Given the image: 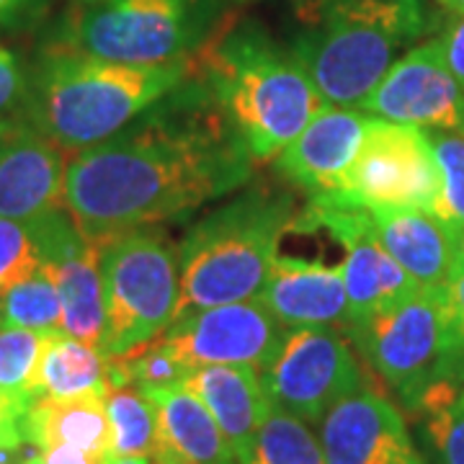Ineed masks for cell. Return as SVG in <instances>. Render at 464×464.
Returning <instances> with one entry per match:
<instances>
[{"label":"cell","instance_id":"5bb4252c","mask_svg":"<svg viewBox=\"0 0 464 464\" xmlns=\"http://www.w3.org/2000/svg\"><path fill=\"white\" fill-rule=\"evenodd\" d=\"M67 158L26 116L0 119V217L39 219L63 209Z\"/></svg>","mask_w":464,"mask_h":464},{"label":"cell","instance_id":"4316f807","mask_svg":"<svg viewBox=\"0 0 464 464\" xmlns=\"http://www.w3.org/2000/svg\"><path fill=\"white\" fill-rule=\"evenodd\" d=\"M441 173V194L433 204L436 215L447 227L459 232L464 227V130L426 132Z\"/></svg>","mask_w":464,"mask_h":464},{"label":"cell","instance_id":"cb8c5ba5","mask_svg":"<svg viewBox=\"0 0 464 464\" xmlns=\"http://www.w3.org/2000/svg\"><path fill=\"white\" fill-rule=\"evenodd\" d=\"M240 464H325V457L310 423L271 402L253 449Z\"/></svg>","mask_w":464,"mask_h":464},{"label":"cell","instance_id":"ac0fdd59","mask_svg":"<svg viewBox=\"0 0 464 464\" xmlns=\"http://www.w3.org/2000/svg\"><path fill=\"white\" fill-rule=\"evenodd\" d=\"M158 418L152 464H240L215 415L186 387L145 392Z\"/></svg>","mask_w":464,"mask_h":464},{"label":"cell","instance_id":"74e56055","mask_svg":"<svg viewBox=\"0 0 464 464\" xmlns=\"http://www.w3.org/2000/svg\"><path fill=\"white\" fill-rule=\"evenodd\" d=\"M11 454H16V451H11V449H5L0 444V464H5V459H8Z\"/></svg>","mask_w":464,"mask_h":464},{"label":"cell","instance_id":"f1b7e54d","mask_svg":"<svg viewBox=\"0 0 464 464\" xmlns=\"http://www.w3.org/2000/svg\"><path fill=\"white\" fill-rule=\"evenodd\" d=\"M447 320L449 353L447 382L451 387H464V264L459 261L447 282Z\"/></svg>","mask_w":464,"mask_h":464},{"label":"cell","instance_id":"ab89813d","mask_svg":"<svg viewBox=\"0 0 464 464\" xmlns=\"http://www.w3.org/2000/svg\"><path fill=\"white\" fill-rule=\"evenodd\" d=\"M75 3H93V0H75Z\"/></svg>","mask_w":464,"mask_h":464},{"label":"cell","instance_id":"d6986e66","mask_svg":"<svg viewBox=\"0 0 464 464\" xmlns=\"http://www.w3.org/2000/svg\"><path fill=\"white\" fill-rule=\"evenodd\" d=\"M183 387L209 408L237 462H243L271 405L261 384V372L256 366H199L188 372Z\"/></svg>","mask_w":464,"mask_h":464},{"label":"cell","instance_id":"484cf974","mask_svg":"<svg viewBox=\"0 0 464 464\" xmlns=\"http://www.w3.org/2000/svg\"><path fill=\"white\" fill-rule=\"evenodd\" d=\"M47 261V215L39 219L0 217V295Z\"/></svg>","mask_w":464,"mask_h":464},{"label":"cell","instance_id":"8d00e7d4","mask_svg":"<svg viewBox=\"0 0 464 464\" xmlns=\"http://www.w3.org/2000/svg\"><path fill=\"white\" fill-rule=\"evenodd\" d=\"M457 246H459V258H462L464 264V227L457 232Z\"/></svg>","mask_w":464,"mask_h":464},{"label":"cell","instance_id":"83f0119b","mask_svg":"<svg viewBox=\"0 0 464 464\" xmlns=\"http://www.w3.org/2000/svg\"><path fill=\"white\" fill-rule=\"evenodd\" d=\"M420 413L433 464H464V387L459 395L431 402Z\"/></svg>","mask_w":464,"mask_h":464},{"label":"cell","instance_id":"ffe728a7","mask_svg":"<svg viewBox=\"0 0 464 464\" xmlns=\"http://www.w3.org/2000/svg\"><path fill=\"white\" fill-rule=\"evenodd\" d=\"M21 431L24 441L32 444L36 451L47 447H75L99 457H111V423L106 411V395H39L26 408Z\"/></svg>","mask_w":464,"mask_h":464},{"label":"cell","instance_id":"9c48e42d","mask_svg":"<svg viewBox=\"0 0 464 464\" xmlns=\"http://www.w3.org/2000/svg\"><path fill=\"white\" fill-rule=\"evenodd\" d=\"M439 194L441 173L426 130L372 116L335 197L366 209L413 207L431 212Z\"/></svg>","mask_w":464,"mask_h":464},{"label":"cell","instance_id":"277c9868","mask_svg":"<svg viewBox=\"0 0 464 464\" xmlns=\"http://www.w3.org/2000/svg\"><path fill=\"white\" fill-rule=\"evenodd\" d=\"M423 29V0H292L284 47L325 103L356 106Z\"/></svg>","mask_w":464,"mask_h":464},{"label":"cell","instance_id":"e0dca14e","mask_svg":"<svg viewBox=\"0 0 464 464\" xmlns=\"http://www.w3.org/2000/svg\"><path fill=\"white\" fill-rule=\"evenodd\" d=\"M382 248L423 286L447 284L457 268L459 246L457 232L426 209L413 207H377L369 209Z\"/></svg>","mask_w":464,"mask_h":464},{"label":"cell","instance_id":"5b68a950","mask_svg":"<svg viewBox=\"0 0 464 464\" xmlns=\"http://www.w3.org/2000/svg\"><path fill=\"white\" fill-rule=\"evenodd\" d=\"M295 217L286 194L253 188L197 222L179 250L173 323L217 304L258 297Z\"/></svg>","mask_w":464,"mask_h":464},{"label":"cell","instance_id":"d6a6232c","mask_svg":"<svg viewBox=\"0 0 464 464\" xmlns=\"http://www.w3.org/2000/svg\"><path fill=\"white\" fill-rule=\"evenodd\" d=\"M36 457L42 459V464H111V457H99V454H91L83 449L75 447H47L39 449Z\"/></svg>","mask_w":464,"mask_h":464},{"label":"cell","instance_id":"8992f818","mask_svg":"<svg viewBox=\"0 0 464 464\" xmlns=\"http://www.w3.org/2000/svg\"><path fill=\"white\" fill-rule=\"evenodd\" d=\"M106 333L101 353L114 359L163 335L179 302V253L145 227L101 240Z\"/></svg>","mask_w":464,"mask_h":464},{"label":"cell","instance_id":"1f68e13d","mask_svg":"<svg viewBox=\"0 0 464 464\" xmlns=\"http://www.w3.org/2000/svg\"><path fill=\"white\" fill-rule=\"evenodd\" d=\"M21 420H24V411L5 395H0V444L11 451H18L26 444L24 431H21Z\"/></svg>","mask_w":464,"mask_h":464},{"label":"cell","instance_id":"836d02e7","mask_svg":"<svg viewBox=\"0 0 464 464\" xmlns=\"http://www.w3.org/2000/svg\"><path fill=\"white\" fill-rule=\"evenodd\" d=\"M42 5L44 0H0V29H14L32 21Z\"/></svg>","mask_w":464,"mask_h":464},{"label":"cell","instance_id":"8fae6325","mask_svg":"<svg viewBox=\"0 0 464 464\" xmlns=\"http://www.w3.org/2000/svg\"><path fill=\"white\" fill-rule=\"evenodd\" d=\"M284 328L258 299L217 304L170 323L158 335L188 369L256 366L264 369L282 346Z\"/></svg>","mask_w":464,"mask_h":464},{"label":"cell","instance_id":"3957f363","mask_svg":"<svg viewBox=\"0 0 464 464\" xmlns=\"http://www.w3.org/2000/svg\"><path fill=\"white\" fill-rule=\"evenodd\" d=\"M194 75V54L121 65L54 44L29 70L24 116L65 155L111 140Z\"/></svg>","mask_w":464,"mask_h":464},{"label":"cell","instance_id":"4dcf8cb0","mask_svg":"<svg viewBox=\"0 0 464 464\" xmlns=\"http://www.w3.org/2000/svg\"><path fill=\"white\" fill-rule=\"evenodd\" d=\"M439 44L444 52L451 75L457 78V83L462 85L464 91V16L454 14V18L447 24L444 34L439 36Z\"/></svg>","mask_w":464,"mask_h":464},{"label":"cell","instance_id":"4fadbf2b","mask_svg":"<svg viewBox=\"0 0 464 464\" xmlns=\"http://www.w3.org/2000/svg\"><path fill=\"white\" fill-rule=\"evenodd\" d=\"M317 426L325 464H426L398 405L374 387L335 402Z\"/></svg>","mask_w":464,"mask_h":464},{"label":"cell","instance_id":"9a60e30c","mask_svg":"<svg viewBox=\"0 0 464 464\" xmlns=\"http://www.w3.org/2000/svg\"><path fill=\"white\" fill-rule=\"evenodd\" d=\"M369 119L356 106L325 103L310 124L274 158L286 181L313 197H335L341 179L362 145Z\"/></svg>","mask_w":464,"mask_h":464},{"label":"cell","instance_id":"f546056e","mask_svg":"<svg viewBox=\"0 0 464 464\" xmlns=\"http://www.w3.org/2000/svg\"><path fill=\"white\" fill-rule=\"evenodd\" d=\"M29 99V70L16 52L0 44V119L21 116Z\"/></svg>","mask_w":464,"mask_h":464},{"label":"cell","instance_id":"7402d4cb","mask_svg":"<svg viewBox=\"0 0 464 464\" xmlns=\"http://www.w3.org/2000/svg\"><path fill=\"white\" fill-rule=\"evenodd\" d=\"M0 328L63 333V302L50 261L0 295Z\"/></svg>","mask_w":464,"mask_h":464},{"label":"cell","instance_id":"44dd1931","mask_svg":"<svg viewBox=\"0 0 464 464\" xmlns=\"http://www.w3.org/2000/svg\"><path fill=\"white\" fill-rule=\"evenodd\" d=\"M109 356L65 333H54L39 369V395L81 398L109 395Z\"/></svg>","mask_w":464,"mask_h":464},{"label":"cell","instance_id":"f35d334b","mask_svg":"<svg viewBox=\"0 0 464 464\" xmlns=\"http://www.w3.org/2000/svg\"><path fill=\"white\" fill-rule=\"evenodd\" d=\"M16 464H42V459H39L36 454H29V457H24V459H21V462H16Z\"/></svg>","mask_w":464,"mask_h":464},{"label":"cell","instance_id":"7a4b0ae2","mask_svg":"<svg viewBox=\"0 0 464 464\" xmlns=\"http://www.w3.org/2000/svg\"><path fill=\"white\" fill-rule=\"evenodd\" d=\"M194 78L253 160H274L325 106L292 52L253 21H230L194 52Z\"/></svg>","mask_w":464,"mask_h":464},{"label":"cell","instance_id":"d590c367","mask_svg":"<svg viewBox=\"0 0 464 464\" xmlns=\"http://www.w3.org/2000/svg\"><path fill=\"white\" fill-rule=\"evenodd\" d=\"M111 464H152L150 459H142V457H132V459H114Z\"/></svg>","mask_w":464,"mask_h":464},{"label":"cell","instance_id":"6da1fadb","mask_svg":"<svg viewBox=\"0 0 464 464\" xmlns=\"http://www.w3.org/2000/svg\"><path fill=\"white\" fill-rule=\"evenodd\" d=\"M253 158L191 75L130 127L65 166L63 209L103 240L188 215L250 179Z\"/></svg>","mask_w":464,"mask_h":464},{"label":"cell","instance_id":"7c38bea8","mask_svg":"<svg viewBox=\"0 0 464 464\" xmlns=\"http://www.w3.org/2000/svg\"><path fill=\"white\" fill-rule=\"evenodd\" d=\"M359 111L418 130H464V91L451 75L439 39L423 42L395 60Z\"/></svg>","mask_w":464,"mask_h":464},{"label":"cell","instance_id":"603a6c76","mask_svg":"<svg viewBox=\"0 0 464 464\" xmlns=\"http://www.w3.org/2000/svg\"><path fill=\"white\" fill-rule=\"evenodd\" d=\"M114 459H152L158 451V418L150 398L132 384L111 387L106 395Z\"/></svg>","mask_w":464,"mask_h":464},{"label":"cell","instance_id":"e575fe53","mask_svg":"<svg viewBox=\"0 0 464 464\" xmlns=\"http://www.w3.org/2000/svg\"><path fill=\"white\" fill-rule=\"evenodd\" d=\"M439 3L451 14H462L464 16V0H439Z\"/></svg>","mask_w":464,"mask_h":464},{"label":"cell","instance_id":"ba28073f","mask_svg":"<svg viewBox=\"0 0 464 464\" xmlns=\"http://www.w3.org/2000/svg\"><path fill=\"white\" fill-rule=\"evenodd\" d=\"M346 335L413 413L431 387L449 384L447 284H420L411 297L351 325Z\"/></svg>","mask_w":464,"mask_h":464},{"label":"cell","instance_id":"30bf717a","mask_svg":"<svg viewBox=\"0 0 464 464\" xmlns=\"http://www.w3.org/2000/svg\"><path fill=\"white\" fill-rule=\"evenodd\" d=\"M261 384L276 408L320 423L335 402L364 387V369L343 331L289 328L261 369Z\"/></svg>","mask_w":464,"mask_h":464},{"label":"cell","instance_id":"52a82bcc","mask_svg":"<svg viewBox=\"0 0 464 464\" xmlns=\"http://www.w3.org/2000/svg\"><path fill=\"white\" fill-rule=\"evenodd\" d=\"M204 36V0L75 3L57 44L121 65H168Z\"/></svg>","mask_w":464,"mask_h":464},{"label":"cell","instance_id":"2e32d148","mask_svg":"<svg viewBox=\"0 0 464 464\" xmlns=\"http://www.w3.org/2000/svg\"><path fill=\"white\" fill-rule=\"evenodd\" d=\"M284 328H348V295L341 266L279 256L258 295Z\"/></svg>","mask_w":464,"mask_h":464},{"label":"cell","instance_id":"d4e9b609","mask_svg":"<svg viewBox=\"0 0 464 464\" xmlns=\"http://www.w3.org/2000/svg\"><path fill=\"white\" fill-rule=\"evenodd\" d=\"M54 333L0 328V395L16 402L26 413L39 398V369Z\"/></svg>","mask_w":464,"mask_h":464}]
</instances>
